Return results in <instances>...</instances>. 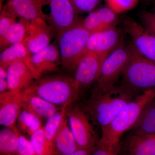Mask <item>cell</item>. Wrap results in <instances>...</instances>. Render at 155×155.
I'll use <instances>...</instances> for the list:
<instances>
[{
    "label": "cell",
    "instance_id": "cell-1",
    "mask_svg": "<svg viewBox=\"0 0 155 155\" xmlns=\"http://www.w3.org/2000/svg\"><path fill=\"white\" fill-rule=\"evenodd\" d=\"M137 96L121 84L104 87L95 86L81 107L92 122L101 128Z\"/></svg>",
    "mask_w": 155,
    "mask_h": 155
},
{
    "label": "cell",
    "instance_id": "cell-2",
    "mask_svg": "<svg viewBox=\"0 0 155 155\" xmlns=\"http://www.w3.org/2000/svg\"><path fill=\"white\" fill-rule=\"evenodd\" d=\"M155 97V87L138 95L117 114L108 125L101 128L98 143L118 153L120 140L126 131L132 129L145 107Z\"/></svg>",
    "mask_w": 155,
    "mask_h": 155
},
{
    "label": "cell",
    "instance_id": "cell-3",
    "mask_svg": "<svg viewBox=\"0 0 155 155\" xmlns=\"http://www.w3.org/2000/svg\"><path fill=\"white\" fill-rule=\"evenodd\" d=\"M21 94L38 97L61 107L69 106L80 97L74 78L58 74L35 80Z\"/></svg>",
    "mask_w": 155,
    "mask_h": 155
},
{
    "label": "cell",
    "instance_id": "cell-4",
    "mask_svg": "<svg viewBox=\"0 0 155 155\" xmlns=\"http://www.w3.org/2000/svg\"><path fill=\"white\" fill-rule=\"evenodd\" d=\"M89 35L81 20H78L58 38L61 67L67 73L75 72L79 61L86 52Z\"/></svg>",
    "mask_w": 155,
    "mask_h": 155
},
{
    "label": "cell",
    "instance_id": "cell-5",
    "mask_svg": "<svg viewBox=\"0 0 155 155\" xmlns=\"http://www.w3.org/2000/svg\"><path fill=\"white\" fill-rule=\"evenodd\" d=\"M121 77V84L138 95L155 87V63L142 55L131 44V56Z\"/></svg>",
    "mask_w": 155,
    "mask_h": 155
},
{
    "label": "cell",
    "instance_id": "cell-6",
    "mask_svg": "<svg viewBox=\"0 0 155 155\" xmlns=\"http://www.w3.org/2000/svg\"><path fill=\"white\" fill-rule=\"evenodd\" d=\"M74 104L68 106L66 111L65 116L68 125L79 149H93L100 138L83 109Z\"/></svg>",
    "mask_w": 155,
    "mask_h": 155
},
{
    "label": "cell",
    "instance_id": "cell-7",
    "mask_svg": "<svg viewBox=\"0 0 155 155\" xmlns=\"http://www.w3.org/2000/svg\"><path fill=\"white\" fill-rule=\"evenodd\" d=\"M131 54V45L125 46L120 44L105 59L95 86L104 87L116 84L129 61Z\"/></svg>",
    "mask_w": 155,
    "mask_h": 155
},
{
    "label": "cell",
    "instance_id": "cell-8",
    "mask_svg": "<svg viewBox=\"0 0 155 155\" xmlns=\"http://www.w3.org/2000/svg\"><path fill=\"white\" fill-rule=\"evenodd\" d=\"M108 55L87 52L79 61L74 78L80 97L97 80L103 62Z\"/></svg>",
    "mask_w": 155,
    "mask_h": 155
},
{
    "label": "cell",
    "instance_id": "cell-9",
    "mask_svg": "<svg viewBox=\"0 0 155 155\" xmlns=\"http://www.w3.org/2000/svg\"><path fill=\"white\" fill-rule=\"evenodd\" d=\"M28 66L35 80L58 71L61 66L58 46L50 44L41 51L31 54Z\"/></svg>",
    "mask_w": 155,
    "mask_h": 155
},
{
    "label": "cell",
    "instance_id": "cell-10",
    "mask_svg": "<svg viewBox=\"0 0 155 155\" xmlns=\"http://www.w3.org/2000/svg\"><path fill=\"white\" fill-rule=\"evenodd\" d=\"M49 7L48 20L58 38L78 21L77 12L71 0H46Z\"/></svg>",
    "mask_w": 155,
    "mask_h": 155
},
{
    "label": "cell",
    "instance_id": "cell-11",
    "mask_svg": "<svg viewBox=\"0 0 155 155\" xmlns=\"http://www.w3.org/2000/svg\"><path fill=\"white\" fill-rule=\"evenodd\" d=\"M125 31L132 39L136 49L145 58L155 63V36L142 25L129 17L123 19Z\"/></svg>",
    "mask_w": 155,
    "mask_h": 155
},
{
    "label": "cell",
    "instance_id": "cell-12",
    "mask_svg": "<svg viewBox=\"0 0 155 155\" xmlns=\"http://www.w3.org/2000/svg\"><path fill=\"white\" fill-rule=\"evenodd\" d=\"M55 33L51 25L46 20L38 18L29 22L27 35L22 41L31 54L41 51L49 45Z\"/></svg>",
    "mask_w": 155,
    "mask_h": 155
},
{
    "label": "cell",
    "instance_id": "cell-13",
    "mask_svg": "<svg viewBox=\"0 0 155 155\" xmlns=\"http://www.w3.org/2000/svg\"><path fill=\"white\" fill-rule=\"evenodd\" d=\"M121 34L116 27L90 34L87 52L109 55L120 45Z\"/></svg>",
    "mask_w": 155,
    "mask_h": 155
},
{
    "label": "cell",
    "instance_id": "cell-14",
    "mask_svg": "<svg viewBox=\"0 0 155 155\" xmlns=\"http://www.w3.org/2000/svg\"><path fill=\"white\" fill-rule=\"evenodd\" d=\"M46 5V0H8L2 8L19 19L28 21L38 18L46 20H48L49 16L43 12Z\"/></svg>",
    "mask_w": 155,
    "mask_h": 155
},
{
    "label": "cell",
    "instance_id": "cell-15",
    "mask_svg": "<svg viewBox=\"0 0 155 155\" xmlns=\"http://www.w3.org/2000/svg\"><path fill=\"white\" fill-rule=\"evenodd\" d=\"M35 80L32 72L24 61H14L7 68V82L9 91L21 93Z\"/></svg>",
    "mask_w": 155,
    "mask_h": 155
},
{
    "label": "cell",
    "instance_id": "cell-16",
    "mask_svg": "<svg viewBox=\"0 0 155 155\" xmlns=\"http://www.w3.org/2000/svg\"><path fill=\"white\" fill-rule=\"evenodd\" d=\"M21 93L8 91L0 94V124L4 127H13L22 109Z\"/></svg>",
    "mask_w": 155,
    "mask_h": 155
},
{
    "label": "cell",
    "instance_id": "cell-17",
    "mask_svg": "<svg viewBox=\"0 0 155 155\" xmlns=\"http://www.w3.org/2000/svg\"><path fill=\"white\" fill-rule=\"evenodd\" d=\"M81 21L84 28L91 34L116 27L119 19L118 14L107 7L92 11Z\"/></svg>",
    "mask_w": 155,
    "mask_h": 155
},
{
    "label": "cell",
    "instance_id": "cell-18",
    "mask_svg": "<svg viewBox=\"0 0 155 155\" xmlns=\"http://www.w3.org/2000/svg\"><path fill=\"white\" fill-rule=\"evenodd\" d=\"M125 155H155V134H144L132 131L125 141Z\"/></svg>",
    "mask_w": 155,
    "mask_h": 155
},
{
    "label": "cell",
    "instance_id": "cell-19",
    "mask_svg": "<svg viewBox=\"0 0 155 155\" xmlns=\"http://www.w3.org/2000/svg\"><path fill=\"white\" fill-rule=\"evenodd\" d=\"M22 109L36 116L41 120L49 119L62 109V107L49 102L35 96L22 94Z\"/></svg>",
    "mask_w": 155,
    "mask_h": 155
},
{
    "label": "cell",
    "instance_id": "cell-20",
    "mask_svg": "<svg viewBox=\"0 0 155 155\" xmlns=\"http://www.w3.org/2000/svg\"><path fill=\"white\" fill-rule=\"evenodd\" d=\"M78 149L79 147L65 116L56 135L54 155L68 154L74 152Z\"/></svg>",
    "mask_w": 155,
    "mask_h": 155
},
{
    "label": "cell",
    "instance_id": "cell-21",
    "mask_svg": "<svg viewBox=\"0 0 155 155\" xmlns=\"http://www.w3.org/2000/svg\"><path fill=\"white\" fill-rule=\"evenodd\" d=\"M68 106L62 107L60 110L47 120L44 126L46 149L47 155H54L55 141L59 130Z\"/></svg>",
    "mask_w": 155,
    "mask_h": 155
},
{
    "label": "cell",
    "instance_id": "cell-22",
    "mask_svg": "<svg viewBox=\"0 0 155 155\" xmlns=\"http://www.w3.org/2000/svg\"><path fill=\"white\" fill-rule=\"evenodd\" d=\"M31 54L22 42L17 43L2 51L0 54V66L7 69L14 61H24L28 65Z\"/></svg>",
    "mask_w": 155,
    "mask_h": 155
},
{
    "label": "cell",
    "instance_id": "cell-23",
    "mask_svg": "<svg viewBox=\"0 0 155 155\" xmlns=\"http://www.w3.org/2000/svg\"><path fill=\"white\" fill-rule=\"evenodd\" d=\"M9 27L4 35L0 37L1 51L17 43L21 42L25 39L27 35V30L30 21L19 19Z\"/></svg>",
    "mask_w": 155,
    "mask_h": 155
},
{
    "label": "cell",
    "instance_id": "cell-24",
    "mask_svg": "<svg viewBox=\"0 0 155 155\" xmlns=\"http://www.w3.org/2000/svg\"><path fill=\"white\" fill-rule=\"evenodd\" d=\"M132 129L141 134H155V97L145 107Z\"/></svg>",
    "mask_w": 155,
    "mask_h": 155
},
{
    "label": "cell",
    "instance_id": "cell-25",
    "mask_svg": "<svg viewBox=\"0 0 155 155\" xmlns=\"http://www.w3.org/2000/svg\"><path fill=\"white\" fill-rule=\"evenodd\" d=\"M19 130L16 126L4 127L0 130V155H17Z\"/></svg>",
    "mask_w": 155,
    "mask_h": 155
},
{
    "label": "cell",
    "instance_id": "cell-26",
    "mask_svg": "<svg viewBox=\"0 0 155 155\" xmlns=\"http://www.w3.org/2000/svg\"><path fill=\"white\" fill-rule=\"evenodd\" d=\"M17 127L19 132L28 137L42 127L41 120L28 111L22 109L17 120Z\"/></svg>",
    "mask_w": 155,
    "mask_h": 155
},
{
    "label": "cell",
    "instance_id": "cell-27",
    "mask_svg": "<svg viewBox=\"0 0 155 155\" xmlns=\"http://www.w3.org/2000/svg\"><path fill=\"white\" fill-rule=\"evenodd\" d=\"M108 7L117 14L130 11L137 5L139 0H106Z\"/></svg>",
    "mask_w": 155,
    "mask_h": 155
},
{
    "label": "cell",
    "instance_id": "cell-28",
    "mask_svg": "<svg viewBox=\"0 0 155 155\" xmlns=\"http://www.w3.org/2000/svg\"><path fill=\"white\" fill-rule=\"evenodd\" d=\"M30 140L36 155H47L43 126L31 136Z\"/></svg>",
    "mask_w": 155,
    "mask_h": 155
},
{
    "label": "cell",
    "instance_id": "cell-29",
    "mask_svg": "<svg viewBox=\"0 0 155 155\" xmlns=\"http://www.w3.org/2000/svg\"><path fill=\"white\" fill-rule=\"evenodd\" d=\"M17 17L3 8L1 10L0 14V37L6 33L12 24L16 22Z\"/></svg>",
    "mask_w": 155,
    "mask_h": 155
},
{
    "label": "cell",
    "instance_id": "cell-30",
    "mask_svg": "<svg viewBox=\"0 0 155 155\" xmlns=\"http://www.w3.org/2000/svg\"><path fill=\"white\" fill-rule=\"evenodd\" d=\"M78 13L92 12L99 3L100 0H71Z\"/></svg>",
    "mask_w": 155,
    "mask_h": 155
},
{
    "label": "cell",
    "instance_id": "cell-31",
    "mask_svg": "<svg viewBox=\"0 0 155 155\" xmlns=\"http://www.w3.org/2000/svg\"><path fill=\"white\" fill-rule=\"evenodd\" d=\"M18 136L19 147L17 155H36L30 140L19 131Z\"/></svg>",
    "mask_w": 155,
    "mask_h": 155
},
{
    "label": "cell",
    "instance_id": "cell-32",
    "mask_svg": "<svg viewBox=\"0 0 155 155\" xmlns=\"http://www.w3.org/2000/svg\"><path fill=\"white\" fill-rule=\"evenodd\" d=\"M140 18L143 26L155 36V12L143 11L140 14Z\"/></svg>",
    "mask_w": 155,
    "mask_h": 155
},
{
    "label": "cell",
    "instance_id": "cell-33",
    "mask_svg": "<svg viewBox=\"0 0 155 155\" xmlns=\"http://www.w3.org/2000/svg\"><path fill=\"white\" fill-rule=\"evenodd\" d=\"M91 155H118V153L97 143L93 149Z\"/></svg>",
    "mask_w": 155,
    "mask_h": 155
},
{
    "label": "cell",
    "instance_id": "cell-34",
    "mask_svg": "<svg viewBox=\"0 0 155 155\" xmlns=\"http://www.w3.org/2000/svg\"><path fill=\"white\" fill-rule=\"evenodd\" d=\"M7 69L0 66V94L8 91L7 82Z\"/></svg>",
    "mask_w": 155,
    "mask_h": 155
},
{
    "label": "cell",
    "instance_id": "cell-35",
    "mask_svg": "<svg viewBox=\"0 0 155 155\" xmlns=\"http://www.w3.org/2000/svg\"><path fill=\"white\" fill-rule=\"evenodd\" d=\"M93 149H79L74 152L64 155H91Z\"/></svg>",
    "mask_w": 155,
    "mask_h": 155
},
{
    "label": "cell",
    "instance_id": "cell-36",
    "mask_svg": "<svg viewBox=\"0 0 155 155\" xmlns=\"http://www.w3.org/2000/svg\"><path fill=\"white\" fill-rule=\"evenodd\" d=\"M8 0H0V5H1V9H2L3 7V4L5 1H8Z\"/></svg>",
    "mask_w": 155,
    "mask_h": 155
},
{
    "label": "cell",
    "instance_id": "cell-37",
    "mask_svg": "<svg viewBox=\"0 0 155 155\" xmlns=\"http://www.w3.org/2000/svg\"><path fill=\"white\" fill-rule=\"evenodd\" d=\"M146 1H148V2H153V1H155V0H146Z\"/></svg>",
    "mask_w": 155,
    "mask_h": 155
},
{
    "label": "cell",
    "instance_id": "cell-38",
    "mask_svg": "<svg viewBox=\"0 0 155 155\" xmlns=\"http://www.w3.org/2000/svg\"></svg>",
    "mask_w": 155,
    "mask_h": 155
}]
</instances>
